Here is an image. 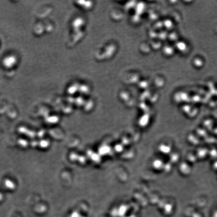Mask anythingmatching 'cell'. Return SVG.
Wrapping results in <instances>:
<instances>
[]
</instances>
